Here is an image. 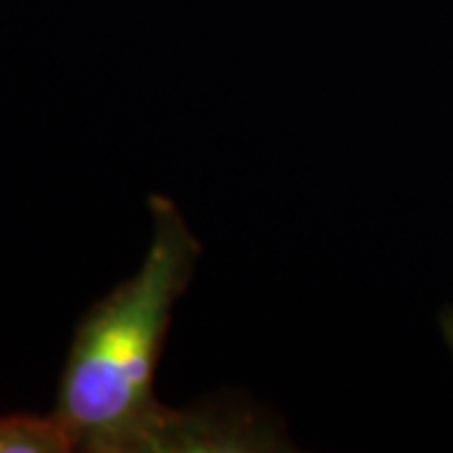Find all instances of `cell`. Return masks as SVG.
<instances>
[{"label":"cell","mask_w":453,"mask_h":453,"mask_svg":"<svg viewBox=\"0 0 453 453\" xmlns=\"http://www.w3.org/2000/svg\"><path fill=\"white\" fill-rule=\"evenodd\" d=\"M154 234L139 273L86 310L58 380L56 416L88 453L280 451V426L240 403L174 411L154 380L177 300L202 257V242L177 204L149 196Z\"/></svg>","instance_id":"cell-1"},{"label":"cell","mask_w":453,"mask_h":453,"mask_svg":"<svg viewBox=\"0 0 453 453\" xmlns=\"http://www.w3.org/2000/svg\"><path fill=\"white\" fill-rule=\"evenodd\" d=\"M73 449V438L56 413L0 416V453H65Z\"/></svg>","instance_id":"cell-2"},{"label":"cell","mask_w":453,"mask_h":453,"mask_svg":"<svg viewBox=\"0 0 453 453\" xmlns=\"http://www.w3.org/2000/svg\"><path fill=\"white\" fill-rule=\"evenodd\" d=\"M438 325H441V333H443V340H446L449 350L453 353V308H446L441 312Z\"/></svg>","instance_id":"cell-3"}]
</instances>
